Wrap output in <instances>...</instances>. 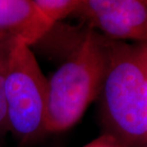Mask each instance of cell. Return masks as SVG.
<instances>
[{
	"mask_svg": "<svg viewBox=\"0 0 147 147\" xmlns=\"http://www.w3.org/2000/svg\"><path fill=\"white\" fill-rule=\"evenodd\" d=\"M105 68L101 114L105 133L123 147H142L147 139V65L142 43L104 36Z\"/></svg>",
	"mask_w": 147,
	"mask_h": 147,
	"instance_id": "1",
	"label": "cell"
},
{
	"mask_svg": "<svg viewBox=\"0 0 147 147\" xmlns=\"http://www.w3.org/2000/svg\"><path fill=\"white\" fill-rule=\"evenodd\" d=\"M105 68L104 35L87 28L79 45L48 79L46 132L74 126L102 89Z\"/></svg>",
	"mask_w": 147,
	"mask_h": 147,
	"instance_id": "2",
	"label": "cell"
},
{
	"mask_svg": "<svg viewBox=\"0 0 147 147\" xmlns=\"http://www.w3.org/2000/svg\"><path fill=\"white\" fill-rule=\"evenodd\" d=\"M7 129L21 144L46 132L48 79L30 46L15 39L9 57L4 84Z\"/></svg>",
	"mask_w": 147,
	"mask_h": 147,
	"instance_id": "3",
	"label": "cell"
},
{
	"mask_svg": "<svg viewBox=\"0 0 147 147\" xmlns=\"http://www.w3.org/2000/svg\"><path fill=\"white\" fill-rule=\"evenodd\" d=\"M70 16L109 39L147 43V0H79Z\"/></svg>",
	"mask_w": 147,
	"mask_h": 147,
	"instance_id": "4",
	"label": "cell"
},
{
	"mask_svg": "<svg viewBox=\"0 0 147 147\" xmlns=\"http://www.w3.org/2000/svg\"><path fill=\"white\" fill-rule=\"evenodd\" d=\"M53 25L33 0H0V34L19 39L32 47Z\"/></svg>",
	"mask_w": 147,
	"mask_h": 147,
	"instance_id": "5",
	"label": "cell"
},
{
	"mask_svg": "<svg viewBox=\"0 0 147 147\" xmlns=\"http://www.w3.org/2000/svg\"><path fill=\"white\" fill-rule=\"evenodd\" d=\"M14 38L0 34V136L7 132V121H6V108L4 98V84L7 72L9 57Z\"/></svg>",
	"mask_w": 147,
	"mask_h": 147,
	"instance_id": "6",
	"label": "cell"
},
{
	"mask_svg": "<svg viewBox=\"0 0 147 147\" xmlns=\"http://www.w3.org/2000/svg\"><path fill=\"white\" fill-rule=\"evenodd\" d=\"M78 1L79 0H33L39 11L53 24L70 16Z\"/></svg>",
	"mask_w": 147,
	"mask_h": 147,
	"instance_id": "7",
	"label": "cell"
},
{
	"mask_svg": "<svg viewBox=\"0 0 147 147\" xmlns=\"http://www.w3.org/2000/svg\"><path fill=\"white\" fill-rule=\"evenodd\" d=\"M83 147H123L121 142L109 133H105L92 142H88Z\"/></svg>",
	"mask_w": 147,
	"mask_h": 147,
	"instance_id": "8",
	"label": "cell"
},
{
	"mask_svg": "<svg viewBox=\"0 0 147 147\" xmlns=\"http://www.w3.org/2000/svg\"><path fill=\"white\" fill-rule=\"evenodd\" d=\"M143 44V51H144V56L146 60V65H147V43H142Z\"/></svg>",
	"mask_w": 147,
	"mask_h": 147,
	"instance_id": "9",
	"label": "cell"
},
{
	"mask_svg": "<svg viewBox=\"0 0 147 147\" xmlns=\"http://www.w3.org/2000/svg\"><path fill=\"white\" fill-rule=\"evenodd\" d=\"M142 147H147V139H146V140L144 142V143L142 144Z\"/></svg>",
	"mask_w": 147,
	"mask_h": 147,
	"instance_id": "10",
	"label": "cell"
}]
</instances>
